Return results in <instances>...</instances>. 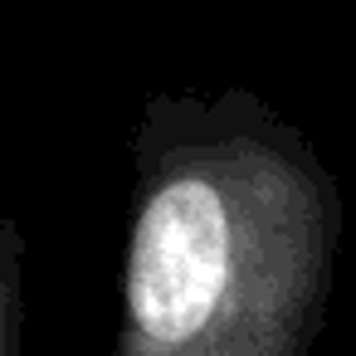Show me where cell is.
<instances>
[{
	"label": "cell",
	"mask_w": 356,
	"mask_h": 356,
	"mask_svg": "<svg viewBox=\"0 0 356 356\" xmlns=\"http://www.w3.org/2000/svg\"><path fill=\"white\" fill-rule=\"evenodd\" d=\"M229 268V225L205 181H176L152 195L132 244V317L156 341H186L205 327Z\"/></svg>",
	"instance_id": "obj_1"
}]
</instances>
